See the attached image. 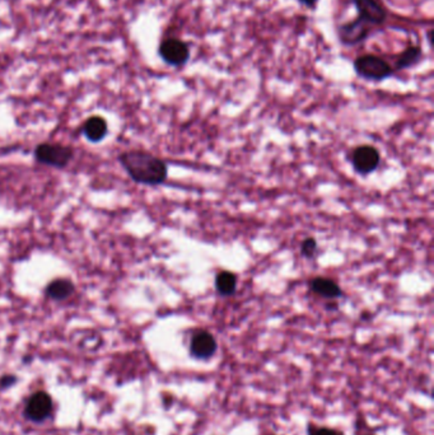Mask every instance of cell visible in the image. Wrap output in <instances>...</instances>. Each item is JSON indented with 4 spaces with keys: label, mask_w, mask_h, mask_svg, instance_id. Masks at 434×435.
Listing matches in <instances>:
<instances>
[{
    "label": "cell",
    "mask_w": 434,
    "mask_h": 435,
    "mask_svg": "<svg viewBox=\"0 0 434 435\" xmlns=\"http://www.w3.org/2000/svg\"><path fill=\"white\" fill-rule=\"evenodd\" d=\"M120 163L136 184L158 186L163 184L168 176L166 162L143 151H130L118 157Z\"/></svg>",
    "instance_id": "cell-1"
},
{
    "label": "cell",
    "mask_w": 434,
    "mask_h": 435,
    "mask_svg": "<svg viewBox=\"0 0 434 435\" xmlns=\"http://www.w3.org/2000/svg\"><path fill=\"white\" fill-rule=\"evenodd\" d=\"M353 67L359 78L369 82H382L395 74L393 64L375 54L359 55Z\"/></svg>",
    "instance_id": "cell-2"
},
{
    "label": "cell",
    "mask_w": 434,
    "mask_h": 435,
    "mask_svg": "<svg viewBox=\"0 0 434 435\" xmlns=\"http://www.w3.org/2000/svg\"><path fill=\"white\" fill-rule=\"evenodd\" d=\"M73 149L67 145L43 142L34 149V158L45 166L50 167H67L69 162L73 159Z\"/></svg>",
    "instance_id": "cell-3"
},
{
    "label": "cell",
    "mask_w": 434,
    "mask_h": 435,
    "mask_svg": "<svg viewBox=\"0 0 434 435\" xmlns=\"http://www.w3.org/2000/svg\"><path fill=\"white\" fill-rule=\"evenodd\" d=\"M359 22L375 28L377 25H382L387 21L389 12L380 0H353Z\"/></svg>",
    "instance_id": "cell-4"
},
{
    "label": "cell",
    "mask_w": 434,
    "mask_h": 435,
    "mask_svg": "<svg viewBox=\"0 0 434 435\" xmlns=\"http://www.w3.org/2000/svg\"><path fill=\"white\" fill-rule=\"evenodd\" d=\"M381 163V154L372 145H359L351 153V165L360 176L375 172Z\"/></svg>",
    "instance_id": "cell-5"
},
{
    "label": "cell",
    "mask_w": 434,
    "mask_h": 435,
    "mask_svg": "<svg viewBox=\"0 0 434 435\" xmlns=\"http://www.w3.org/2000/svg\"><path fill=\"white\" fill-rule=\"evenodd\" d=\"M159 55L171 67H183L190 60V47L180 39H167L159 46Z\"/></svg>",
    "instance_id": "cell-6"
},
{
    "label": "cell",
    "mask_w": 434,
    "mask_h": 435,
    "mask_svg": "<svg viewBox=\"0 0 434 435\" xmlns=\"http://www.w3.org/2000/svg\"><path fill=\"white\" fill-rule=\"evenodd\" d=\"M373 32V28L359 22L358 19H353L351 22L338 25V37L344 46H357L366 41Z\"/></svg>",
    "instance_id": "cell-7"
},
{
    "label": "cell",
    "mask_w": 434,
    "mask_h": 435,
    "mask_svg": "<svg viewBox=\"0 0 434 435\" xmlns=\"http://www.w3.org/2000/svg\"><path fill=\"white\" fill-rule=\"evenodd\" d=\"M218 352L216 337L205 330H199L192 336L189 352L194 359L209 360Z\"/></svg>",
    "instance_id": "cell-8"
},
{
    "label": "cell",
    "mask_w": 434,
    "mask_h": 435,
    "mask_svg": "<svg viewBox=\"0 0 434 435\" xmlns=\"http://www.w3.org/2000/svg\"><path fill=\"white\" fill-rule=\"evenodd\" d=\"M52 412V400L46 392H36L27 401L25 409V416L34 421L42 423L49 418Z\"/></svg>",
    "instance_id": "cell-9"
},
{
    "label": "cell",
    "mask_w": 434,
    "mask_h": 435,
    "mask_svg": "<svg viewBox=\"0 0 434 435\" xmlns=\"http://www.w3.org/2000/svg\"><path fill=\"white\" fill-rule=\"evenodd\" d=\"M309 289L315 294H318L322 298L335 301L338 298H342L344 292L335 280L330 277H318L309 282Z\"/></svg>",
    "instance_id": "cell-10"
},
{
    "label": "cell",
    "mask_w": 434,
    "mask_h": 435,
    "mask_svg": "<svg viewBox=\"0 0 434 435\" xmlns=\"http://www.w3.org/2000/svg\"><path fill=\"white\" fill-rule=\"evenodd\" d=\"M83 134L90 142H99L107 134V123L100 116L88 118L83 126Z\"/></svg>",
    "instance_id": "cell-11"
},
{
    "label": "cell",
    "mask_w": 434,
    "mask_h": 435,
    "mask_svg": "<svg viewBox=\"0 0 434 435\" xmlns=\"http://www.w3.org/2000/svg\"><path fill=\"white\" fill-rule=\"evenodd\" d=\"M423 50L420 46H409L408 49L401 52L400 55L395 60L393 69L395 72L399 70H406L409 67L417 65V63H420V60L423 59Z\"/></svg>",
    "instance_id": "cell-12"
},
{
    "label": "cell",
    "mask_w": 434,
    "mask_h": 435,
    "mask_svg": "<svg viewBox=\"0 0 434 435\" xmlns=\"http://www.w3.org/2000/svg\"><path fill=\"white\" fill-rule=\"evenodd\" d=\"M45 292L54 301H65L74 293V284L68 279H56L46 286Z\"/></svg>",
    "instance_id": "cell-13"
},
{
    "label": "cell",
    "mask_w": 434,
    "mask_h": 435,
    "mask_svg": "<svg viewBox=\"0 0 434 435\" xmlns=\"http://www.w3.org/2000/svg\"><path fill=\"white\" fill-rule=\"evenodd\" d=\"M214 284L219 295L231 297L237 290V277L231 271H219Z\"/></svg>",
    "instance_id": "cell-14"
},
{
    "label": "cell",
    "mask_w": 434,
    "mask_h": 435,
    "mask_svg": "<svg viewBox=\"0 0 434 435\" xmlns=\"http://www.w3.org/2000/svg\"><path fill=\"white\" fill-rule=\"evenodd\" d=\"M318 241L313 237L306 238L301 244V253L306 259H312L318 252Z\"/></svg>",
    "instance_id": "cell-15"
},
{
    "label": "cell",
    "mask_w": 434,
    "mask_h": 435,
    "mask_svg": "<svg viewBox=\"0 0 434 435\" xmlns=\"http://www.w3.org/2000/svg\"><path fill=\"white\" fill-rule=\"evenodd\" d=\"M307 435H344V433L333 427H318L313 423H309Z\"/></svg>",
    "instance_id": "cell-16"
},
{
    "label": "cell",
    "mask_w": 434,
    "mask_h": 435,
    "mask_svg": "<svg viewBox=\"0 0 434 435\" xmlns=\"http://www.w3.org/2000/svg\"><path fill=\"white\" fill-rule=\"evenodd\" d=\"M16 382H17V376H13V374L12 376L8 374V376H4L0 379V387L1 388H8L10 385H14Z\"/></svg>",
    "instance_id": "cell-17"
},
{
    "label": "cell",
    "mask_w": 434,
    "mask_h": 435,
    "mask_svg": "<svg viewBox=\"0 0 434 435\" xmlns=\"http://www.w3.org/2000/svg\"><path fill=\"white\" fill-rule=\"evenodd\" d=\"M320 0H298V3L309 9H315Z\"/></svg>",
    "instance_id": "cell-18"
},
{
    "label": "cell",
    "mask_w": 434,
    "mask_h": 435,
    "mask_svg": "<svg viewBox=\"0 0 434 435\" xmlns=\"http://www.w3.org/2000/svg\"><path fill=\"white\" fill-rule=\"evenodd\" d=\"M264 435H276V434H271V433H269V434H264Z\"/></svg>",
    "instance_id": "cell-19"
},
{
    "label": "cell",
    "mask_w": 434,
    "mask_h": 435,
    "mask_svg": "<svg viewBox=\"0 0 434 435\" xmlns=\"http://www.w3.org/2000/svg\"><path fill=\"white\" fill-rule=\"evenodd\" d=\"M364 435H375V434H364Z\"/></svg>",
    "instance_id": "cell-20"
}]
</instances>
